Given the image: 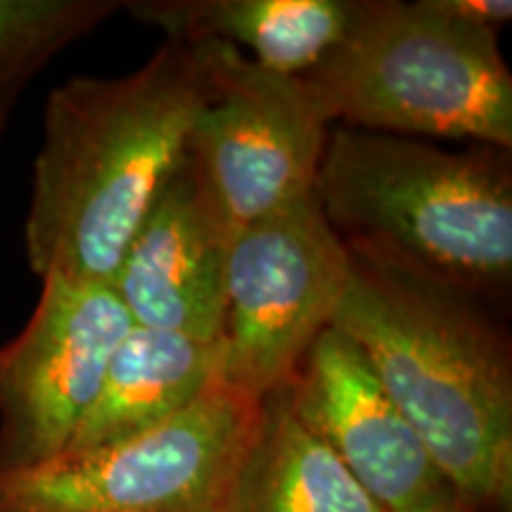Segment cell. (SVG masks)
Returning <instances> with one entry per match:
<instances>
[{"mask_svg":"<svg viewBox=\"0 0 512 512\" xmlns=\"http://www.w3.org/2000/svg\"><path fill=\"white\" fill-rule=\"evenodd\" d=\"M209 95L202 46L176 38L136 72L74 76L48 93L24 219L38 280L114 283L128 242L188 155Z\"/></svg>","mask_w":512,"mask_h":512,"instance_id":"1","label":"cell"},{"mask_svg":"<svg viewBox=\"0 0 512 512\" xmlns=\"http://www.w3.org/2000/svg\"><path fill=\"white\" fill-rule=\"evenodd\" d=\"M332 318L475 512L512 510V356L479 299L349 252Z\"/></svg>","mask_w":512,"mask_h":512,"instance_id":"2","label":"cell"},{"mask_svg":"<svg viewBox=\"0 0 512 512\" xmlns=\"http://www.w3.org/2000/svg\"><path fill=\"white\" fill-rule=\"evenodd\" d=\"M313 195L349 252L475 299L510 290V150L335 126Z\"/></svg>","mask_w":512,"mask_h":512,"instance_id":"3","label":"cell"},{"mask_svg":"<svg viewBox=\"0 0 512 512\" xmlns=\"http://www.w3.org/2000/svg\"><path fill=\"white\" fill-rule=\"evenodd\" d=\"M498 36L430 0H354L342 41L299 81L330 126L510 150L512 76Z\"/></svg>","mask_w":512,"mask_h":512,"instance_id":"4","label":"cell"},{"mask_svg":"<svg viewBox=\"0 0 512 512\" xmlns=\"http://www.w3.org/2000/svg\"><path fill=\"white\" fill-rule=\"evenodd\" d=\"M259 403L216 377L155 430L0 470V512H221Z\"/></svg>","mask_w":512,"mask_h":512,"instance_id":"5","label":"cell"},{"mask_svg":"<svg viewBox=\"0 0 512 512\" xmlns=\"http://www.w3.org/2000/svg\"><path fill=\"white\" fill-rule=\"evenodd\" d=\"M351 256L313 195L233 235L219 380L252 401L285 389L342 304Z\"/></svg>","mask_w":512,"mask_h":512,"instance_id":"6","label":"cell"},{"mask_svg":"<svg viewBox=\"0 0 512 512\" xmlns=\"http://www.w3.org/2000/svg\"><path fill=\"white\" fill-rule=\"evenodd\" d=\"M211 95L190 133V155L233 233L309 195L330 124L299 76L259 67L226 43H200Z\"/></svg>","mask_w":512,"mask_h":512,"instance_id":"7","label":"cell"},{"mask_svg":"<svg viewBox=\"0 0 512 512\" xmlns=\"http://www.w3.org/2000/svg\"><path fill=\"white\" fill-rule=\"evenodd\" d=\"M131 325L112 285L41 280L27 325L0 342V470L38 465L67 448Z\"/></svg>","mask_w":512,"mask_h":512,"instance_id":"8","label":"cell"},{"mask_svg":"<svg viewBox=\"0 0 512 512\" xmlns=\"http://www.w3.org/2000/svg\"><path fill=\"white\" fill-rule=\"evenodd\" d=\"M287 396L304 422L387 512H448L465 505L363 351L342 330L318 335Z\"/></svg>","mask_w":512,"mask_h":512,"instance_id":"9","label":"cell"},{"mask_svg":"<svg viewBox=\"0 0 512 512\" xmlns=\"http://www.w3.org/2000/svg\"><path fill=\"white\" fill-rule=\"evenodd\" d=\"M233 235L188 150L114 275L112 287L131 323L219 342Z\"/></svg>","mask_w":512,"mask_h":512,"instance_id":"10","label":"cell"},{"mask_svg":"<svg viewBox=\"0 0 512 512\" xmlns=\"http://www.w3.org/2000/svg\"><path fill=\"white\" fill-rule=\"evenodd\" d=\"M138 22L185 43H226L268 72L304 76L342 41L354 0H126Z\"/></svg>","mask_w":512,"mask_h":512,"instance_id":"11","label":"cell"},{"mask_svg":"<svg viewBox=\"0 0 512 512\" xmlns=\"http://www.w3.org/2000/svg\"><path fill=\"white\" fill-rule=\"evenodd\" d=\"M219 342L131 325L114 349L100 394L64 451L114 444L176 418L219 377Z\"/></svg>","mask_w":512,"mask_h":512,"instance_id":"12","label":"cell"},{"mask_svg":"<svg viewBox=\"0 0 512 512\" xmlns=\"http://www.w3.org/2000/svg\"><path fill=\"white\" fill-rule=\"evenodd\" d=\"M221 512H387L290 406L287 387L259 403Z\"/></svg>","mask_w":512,"mask_h":512,"instance_id":"13","label":"cell"},{"mask_svg":"<svg viewBox=\"0 0 512 512\" xmlns=\"http://www.w3.org/2000/svg\"><path fill=\"white\" fill-rule=\"evenodd\" d=\"M126 0H0V143L29 83Z\"/></svg>","mask_w":512,"mask_h":512,"instance_id":"14","label":"cell"},{"mask_svg":"<svg viewBox=\"0 0 512 512\" xmlns=\"http://www.w3.org/2000/svg\"><path fill=\"white\" fill-rule=\"evenodd\" d=\"M434 10L465 24L501 31L512 17L510 0H430Z\"/></svg>","mask_w":512,"mask_h":512,"instance_id":"15","label":"cell"},{"mask_svg":"<svg viewBox=\"0 0 512 512\" xmlns=\"http://www.w3.org/2000/svg\"><path fill=\"white\" fill-rule=\"evenodd\" d=\"M448 512H475V510H470V508H467V505H460V508H453V510H448Z\"/></svg>","mask_w":512,"mask_h":512,"instance_id":"16","label":"cell"}]
</instances>
